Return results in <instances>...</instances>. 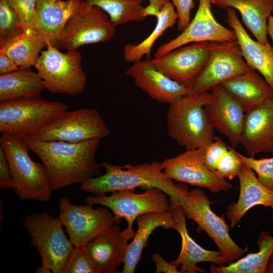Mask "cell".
<instances>
[{
    "label": "cell",
    "instance_id": "1",
    "mask_svg": "<svg viewBox=\"0 0 273 273\" xmlns=\"http://www.w3.org/2000/svg\"><path fill=\"white\" fill-rule=\"evenodd\" d=\"M23 139L41 161L52 191L102 174V167L96 160L101 139L73 143Z\"/></svg>",
    "mask_w": 273,
    "mask_h": 273
},
{
    "label": "cell",
    "instance_id": "2",
    "mask_svg": "<svg viewBox=\"0 0 273 273\" xmlns=\"http://www.w3.org/2000/svg\"><path fill=\"white\" fill-rule=\"evenodd\" d=\"M101 165L105 173L80 184L81 190L99 196L122 190H135L137 188L144 190L157 188L167 195L172 209L179 205L181 195L188 188L187 185L175 184L168 177L158 162L122 166L102 162Z\"/></svg>",
    "mask_w": 273,
    "mask_h": 273
},
{
    "label": "cell",
    "instance_id": "3",
    "mask_svg": "<svg viewBox=\"0 0 273 273\" xmlns=\"http://www.w3.org/2000/svg\"><path fill=\"white\" fill-rule=\"evenodd\" d=\"M211 99V93H190L169 106L166 114L167 132L186 150L205 149L215 137L205 107Z\"/></svg>",
    "mask_w": 273,
    "mask_h": 273
},
{
    "label": "cell",
    "instance_id": "4",
    "mask_svg": "<svg viewBox=\"0 0 273 273\" xmlns=\"http://www.w3.org/2000/svg\"><path fill=\"white\" fill-rule=\"evenodd\" d=\"M0 143L10 166L12 189L17 196L22 200L49 201L52 190L45 167L42 163L31 159L29 148L24 139L2 134Z\"/></svg>",
    "mask_w": 273,
    "mask_h": 273
},
{
    "label": "cell",
    "instance_id": "5",
    "mask_svg": "<svg viewBox=\"0 0 273 273\" xmlns=\"http://www.w3.org/2000/svg\"><path fill=\"white\" fill-rule=\"evenodd\" d=\"M23 224L31 238V244L38 251L41 265L36 273H63L74 246L66 236L58 217L46 212L26 215Z\"/></svg>",
    "mask_w": 273,
    "mask_h": 273
},
{
    "label": "cell",
    "instance_id": "6",
    "mask_svg": "<svg viewBox=\"0 0 273 273\" xmlns=\"http://www.w3.org/2000/svg\"><path fill=\"white\" fill-rule=\"evenodd\" d=\"M67 104L40 97L0 103V132L32 137L67 111Z\"/></svg>",
    "mask_w": 273,
    "mask_h": 273
},
{
    "label": "cell",
    "instance_id": "7",
    "mask_svg": "<svg viewBox=\"0 0 273 273\" xmlns=\"http://www.w3.org/2000/svg\"><path fill=\"white\" fill-rule=\"evenodd\" d=\"M47 41L34 67L44 82L45 89L52 93L75 96L86 86V76L81 66L82 57L77 50L60 51Z\"/></svg>",
    "mask_w": 273,
    "mask_h": 273
},
{
    "label": "cell",
    "instance_id": "8",
    "mask_svg": "<svg viewBox=\"0 0 273 273\" xmlns=\"http://www.w3.org/2000/svg\"><path fill=\"white\" fill-rule=\"evenodd\" d=\"M211 203L203 191L188 188L181 194L179 206L185 216L198 224L197 230L204 231L213 240L229 264L240 259L246 251L231 238L223 216L219 217L212 211Z\"/></svg>",
    "mask_w": 273,
    "mask_h": 273
},
{
    "label": "cell",
    "instance_id": "9",
    "mask_svg": "<svg viewBox=\"0 0 273 273\" xmlns=\"http://www.w3.org/2000/svg\"><path fill=\"white\" fill-rule=\"evenodd\" d=\"M85 201L108 208L114 215L116 224H119L124 218L127 222L126 228L130 231H133V222L140 215L172 209L167 195L157 188L149 189L139 194L135 193V190H126L111 193L109 196H88Z\"/></svg>",
    "mask_w": 273,
    "mask_h": 273
},
{
    "label": "cell",
    "instance_id": "10",
    "mask_svg": "<svg viewBox=\"0 0 273 273\" xmlns=\"http://www.w3.org/2000/svg\"><path fill=\"white\" fill-rule=\"evenodd\" d=\"M115 28L105 11L83 0L67 21L59 44L67 51H74L84 45L107 41L114 36Z\"/></svg>",
    "mask_w": 273,
    "mask_h": 273
},
{
    "label": "cell",
    "instance_id": "11",
    "mask_svg": "<svg viewBox=\"0 0 273 273\" xmlns=\"http://www.w3.org/2000/svg\"><path fill=\"white\" fill-rule=\"evenodd\" d=\"M93 205H75L64 196L59 200L58 218L75 247L85 246L116 224L115 216L110 209L104 206L94 209Z\"/></svg>",
    "mask_w": 273,
    "mask_h": 273
},
{
    "label": "cell",
    "instance_id": "12",
    "mask_svg": "<svg viewBox=\"0 0 273 273\" xmlns=\"http://www.w3.org/2000/svg\"><path fill=\"white\" fill-rule=\"evenodd\" d=\"M110 131L99 111L95 108L67 111L31 138L41 141L79 142L102 139Z\"/></svg>",
    "mask_w": 273,
    "mask_h": 273
},
{
    "label": "cell",
    "instance_id": "13",
    "mask_svg": "<svg viewBox=\"0 0 273 273\" xmlns=\"http://www.w3.org/2000/svg\"><path fill=\"white\" fill-rule=\"evenodd\" d=\"M252 70L245 61L236 40L215 42L204 68L190 88V93L207 92Z\"/></svg>",
    "mask_w": 273,
    "mask_h": 273
},
{
    "label": "cell",
    "instance_id": "14",
    "mask_svg": "<svg viewBox=\"0 0 273 273\" xmlns=\"http://www.w3.org/2000/svg\"><path fill=\"white\" fill-rule=\"evenodd\" d=\"M169 178L192 186L206 188L213 193L226 192L232 185L226 179L211 171L205 163L204 149L186 150L174 157L161 162Z\"/></svg>",
    "mask_w": 273,
    "mask_h": 273
},
{
    "label": "cell",
    "instance_id": "15",
    "mask_svg": "<svg viewBox=\"0 0 273 273\" xmlns=\"http://www.w3.org/2000/svg\"><path fill=\"white\" fill-rule=\"evenodd\" d=\"M215 42H194L150 61L168 77L190 89L204 68Z\"/></svg>",
    "mask_w": 273,
    "mask_h": 273
},
{
    "label": "cell",
    "instance_id": "16",
    "mask_svg": "<svg viewBox=\"0 0 273 273\" xmlns=\"http://www.w3.org/2000/svg\"><path fill=\"white\" fill-rule=\"evenodd\" d=\"M211 0H199L195 17L188 26L177 37L161 45L154 53V57L191 42L225 43L236 40L233 31L216 21L211 12Z\"/></svg>",
    "mask_w": 273,
    "mask_h": 273
},
{
    "label": "cell",
    "instance_id": "17",
    "mask_svg": "<svg viewBox=\"0 0 273 273\" xmlns=\"http://www.w3.org/2000/svg\"><path fill=\"white\" fill-rule=\"evenodd\" d=\"M211 90L210 100L204 108L209 121L234 148L240 145L246 112L220 84Z\"/></svg>",
    "mask_w": 273,
    "mask_h": 273
},
{
    "label": "cell",
    "instance_id": "18",
    "mask_svg": "<svg viewBox=\"0 0 273 273\" xmlns=\"http://www.w3.org/2000/svg\"><path fill=\"white\" fill-rule=\"evenodd\" d=\"M125 74L131 77L135 84L151 98L160 103L169 105L190 93L189 87L168 77L150 59L133 62Z\"/></svg>",
    "mask_w": 273,
    "mask_h": 273
},
{
    "label": "cell",
    "instance_id": "19",
    "mask_svg": "<svg viewBox=\"0 0 273 273\" xmlns=\"http://www.w3.org/2000/svg\"><path fill=\"white\" fill-rule=\"evenodd\" d=\"M117 225L113 224L84 246L90 259L101 273L120 272L117 268L123 264L128 241L134 237V230L126 228L122 231Z\"/></svg>",
    "mask_w": 273,
    "mask_h": 273
},
{
    "label": "cell",
    "instance_id": "20",
    "mask_svg": "<svg viewBox=\"0 0 273 273\" xmlns=\"http://www.w3.org/2000/svg\"><path fill=\"white\" fill-rule=\"evenodd\" d=\"M239 144L252 157L273 152V99L246 112Z\"/></svg>",
    "mask_w": 273,
    "mask_h": 273
},
{
    "label": "cell",
    "instance_id": "21",
    "mask_svg": "<svg viewBox=\"0 0 273 273\" xmlns=\"http://www.w3.org/2000/svg\"><path fill=\"white\" fill-rule=\"evenodd\" d=\"M171 210L174 218L172 229L179 234L181 246L178 257L170 262L179 267L181 273L205 272V269L197 266V263L203 262L215 263L218 266L225 265L226 262L219 251L203 248L190 236L187 228L186 216L181 207L177 206Z\"/></svg>",
    "mask_w": 273,
    "mask_h": 273
},
{
    "label": "cell",
    "instance_id": "22",
    "mask_svg": "<svg viewBox=\"0 0 273 273\" xmlns=\"http://www.w3.org/2000/svg\"><path fill=\"white\" fill-rule=\"evenodd\" d=\"M237 176L240 183L238 199L228 206L226 212L232 228L239 223L249 209L255 206L273 208V191L259 180L252 169L243 163Z\"/></svg>",
    "mask_w": 273,
    "mask_h": 273
},
{
    "label": "cell",
    "instance_id": "23",
    "mask_svg": "<svg viewBox=\"0 0 273 273\" xmlns=\"http://www.w3.org/2000/svg\"><path fill=\"white\" fill-rule=\"evenodd\" d=\"M226 10V22L232 29L242 56L252 69L259 72L273 89V49L269 43L253 40L238 18L235 9Z\"/></svg>",
    "mask_w": 273,
    "mask_h": 273
},
{
    "label": "cell",
    "instance_id": "24",
    "mask_svg": "<svg viewBox=\"0 0 273 273\" xmlns=\"http://www.w3.org/2000/svg\"><path fill=\"white\" fill-rule=\"evenodd\" d=\"M82 0H37L33 31L57 47L67 21Z\"/></svg>",
    "mask_w": 273,
    "mask_h": 273
},
{
    "label": "cell",
    "instance_id": "25",
    "mask_svg": "<svg viewBox=\"0 0 273 273\" xmlns=\"http://www.w3.org/2000/svg\"><path fill=\"white\" fill-rule=\"evenodd\" d=\"M243 107L245 112L273 99V89L255 70L220 84Z\"/></svg>",
    "mask_w": 273,
    "mask_h": 273
},
{
    "label": "cell",
    "instance_id": "26",
    "mask_svg": "<svg viewBox=\"0 0 273 273\" xmlns=\"http://www.w3.org/2000/svg\"><path fill=\"white\" fill-rule=\"evenodd\" d=\"M138 229L131 243L128 244L122 273L134 272L140 262L143 249L148 246V240L155 229L162 227L172 229L174 218L172 210L142 214L136 219Z\"/></svg>",
    "mask_w": 273,
    "mask_h": 273
},
{
    "label": "cell",
    "instance_id": "27",
    "mask_svg": "<svg viewBox=\"0 0 273 273\" xmlns=\"http://www.w3.org/2000/svg\"><path fill=\"white\" fill-rule=\"evenodd\" d=\"M211 3L223 9H237L256 40L263 44L268 42L267 20L273 12V0H211Z\"/></svg>",
    "mask_w": 273,
    "mask_h": 273
},
{
    "label": "cell",
    "instance_id": "28",
    "mask_svg": "<svg viewBox=\"0 0 273 273\" xmlns=\"http://www.w3.org/2000/svg\"><path fill=\"white\" fill-rule=\"evenodd\" d=\"M44 89L43 80L30 68L0 75V103L39 98Z\"/></svg>",
    "mask_w": 273,
    "mask_h": 273
},
{
    "label": "cell",
    "instance_id": "29",
    "mask_svg": "<svg viewBox=\"0 0 273 273\" xmlns=\"http://www.w3.org/2000/svg\"><path fill=\"white\" fill-rule=\"evenodd\" d=\"M273 219V213L271 215ZM259 250L240 258L228 265H211V273H265V268L273 253V237L262 231L257 242Z\"/></svg>",
    "mask_w": 273,
    "mask_h": 273
},
{
    "label": "cell",
    "instance_id": "30",
    "mask_svg": "<svg viewBox=\"0 0 273 273\" xmlns=\"http://www.w3.org/2000/svg\"><path fill=\"white\" fill-rule=\"evenodd\" d=\"M157 18L156 25L144 40L138 43H127L123 48V56L127 62L141 60L146 56L150 59L152 48L157 39L168 28L173 27L178 20V15L172 3L168 1L161 9Z\"/></svg>",
    "mask_w": 273,
    "mask_h": 273
},
{
    "label": "cell",
    "instance_id": "31",
    "mask_svg": "<svg viewBox=\"0 0 273 273\" xmlns=\"http://www.w3.org/2000/svg\"><path fill=\"white\" fill-rule=\"evenodd\" d=\"M46 40L32 30H25L4 47L0 52L12 59L20 68H30L36 64L46 47Z\"/></svg>",
    "mask_w": 273,
    "mask_h": 273
},
{
    "label": "cell",
    "instance_id": "32",
    "mask_svg": "<svg viewBox=\"0 0 273 273\" xmlns=\"http://www.w3.org/2000/svg\"><path fill=\"white\" fill-rule=\"evenodd\" d=\"M90 6H96L105 11L115 26L131 21L145 20L143 0H83Z\"/></svg>",
    "mask_w": 273,
    "mask_h": 273
},
{
    "label": "cell",
    "instance_id": "33",
    "mask_svg": "<svg viewBox=\"0 0 273 273\" xmlns=\"http://www.w3.org/2000/svg\"><path fill=\"white\" fill-rule=\"evenodd\" d=\"M24 31L8 0H0V49Z\"/></svg>",
    "mask_w": 273,
    "mask_h": 273
},
{
    "label": "cell",
    "instance_id": "34",
    "mask_svg": "<svg viewBox=\"0 0 273 273\" xmlns=\"http://www.w3.org/2000/svg\"><path fill=\"white\" fill-rule=\"evenodd\" d=\"M63 273H101L89 257L84 246L74 247Z\"/></svg>",
    "mask_w": 273,
    "mask_h": 273
},
{
    "label": "cell",
    "instance_id": "35",
    "mask_svg": "<svg viewBox=\"0 0 273 273\" xmlns=\"http://www.w3.org/2000/svg\"><path fill=\"white\" fill-rule=\"evenodd\" d=\"M243 163L252 169L257 175L259 180L273 191V157L255 159L246 157L236 151Z\"/></svg>",
    "mask_w": 273,
    "mask_h": 273
},
{
    "label": "cell",
    "instance_id": "36",
    "mask_svg": "<svg viewBox=\"0 0 273 273\" xmlns=\"http://www.w3.org/2000/svg\"><path fill=\"white\" fill-rule=\"evenodd\" d=\"M229 149L218 162L215 173L220 177L233 180L238 176L243 162L233 148Z\"/></svg>",
    "mask_w": 273,
    "mask_h": 273
},
{
    "label": "cell",
    "instance_id": "37",
    "mask_svg": "<svg viewBox=\"0 0 273 273\" xmlns=\"http://www.w3.org/2000/svg\"><path fill=\"white\" fill-rule=\"evenodd\" d=\"M25 30H32L35 21L37 0H8Z\"/></svg>",
    "mask_w": 273,
    "mask_h": 273
},
{
    "label": "cell",
    "instance_id": "38",
    "mask_svg": "<svg viewBox=\"0 0 273 273\" xmlns=\"http://www.w3.org/2000/svg\"><path fill=\"white\" fill-rule=\"evenodd\" d=\"M228 149V145L216 136L214 141L204 149L205 163L211 171L215 173L218 162Z\"/></svg>",
    "mask_w": 273,
    "mask_h": 273
},
{
    "label": "cell",
    "instance_id": "39",
    "mask_svg": "<svg viewBox=\"0 0 273 273\" xmlns=\"http://www.w3.org/2000/svg\"><path fill=\"white\" fill-rule=\"evenodd\" d=\"M178 15L177 28L183 31L191 22V11L194 7L193 0H172Z\"/></svg>",
    "mask_w": 273,
    "mask_h": 273
},
{
    "label": "cell",
    "instance_id": "40",
    "mask_svg": "<svg viewBox=\"0 0 273 273\" xmlns=\"http://www.w3.org/2000/svg\"><path fill=\"white\" fill-rule=\"evenodd\" d=\"M13 180L10 166L3 148L0 146V188L13 189Z\"/></svg>",
    "mask_w": 273,
    "mask_h": 273
},
{
    "label": "cell",
    "instance_id": "41",
    "mask_svg": "<svg viewBox=\"0 0 273 273\" xmlns=\"http://www.w3.org/2000/svg\"><path fill=\"white\" fill-rule=\"evenodd\" d=\"M152 259L156 266V273H180L177 269L178 266L171 262H167L165 259L159 253H155L152 255Z\"/></svg>",
    "mask_w": 273,
    "mask_h": 273
},
{
    "label": "cell",
    "instance_id": "42",
    "mask_svg": "<svg viewBox=\"0 0 273 273\" xmlns=\"http://www.w3.org/2000/svg\"><path fill=\"white\" fill-rule=\"evenodd\" d=\"M19 68L18 65L12 59L0 52V75L13 72Z\"/></svg>",
    "mask_w": 273,
    "mask_h": 273
},
{
    "label": "cell",
    "instance_id": "43",
    "mask_svg": "<svg viewBox=\"0 0 273 273\" xmlns=\"http://www.w3.org/2000/svg\"><path fill=\"white\" fill-rule=\"evenodd\" d=\"M149 5L145 7V15L146 17L153 16L156 17L161 9L169 0H148Z\"/></svg>",
    "mask_w": 273,
    "mask_h": 273
},
{
    "label": "cell",
    "instance_id": "44",
    "mask_svg": "<svg viewBox=\"0 0 273 273\" xmlns=\"http://www.w3.org/2000/svg\"><path fill=\"white\" fill-rule=\"evenodd\" d=\"M267 34L271 37L272 41V48L273 49V16L270 15L267 20Z\"/></svg>",
    "mask_w": 273,
    "mask_h": 273
},
{
    "label": "cell",
    "instance_id": "45",
    "mask_svg": "<svg viewBox=\"0 0 273 273\" xmlns=\"http://www.w3.org/2000/svg\"><path fill=\"white\" fill-rule=\"evenodd\" d=\"M265 273H273V258L270 257L265 268Z\"/></svg>",
    "mask_w": 273,
    "mask_h": 273
},
{
    "label": "cell",
    "instance_id": "46",
    "mask_svg": "<svg viewBox=\"0 0 273 273\" xmlns=\"http://www.w3.org/2000/svg\"><path fill=\"white\" fill-rule=\"evenodd\" d=\"M270 257L273 258V253H272V255H271Z\"/></svg>",
    "mask_w": 273,
    "mask_h": 273
}]
</instances>
